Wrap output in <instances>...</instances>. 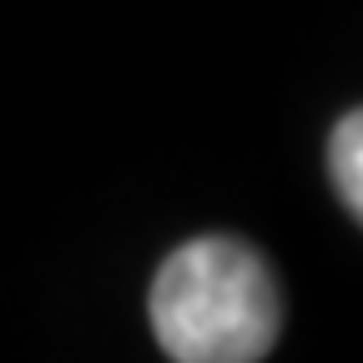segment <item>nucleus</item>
<instances>
[{
  "label": "nucleus",
  "mask_w": 363,
  "mask_h": 363,
  "mask_svg": "<svg viewBox=\"0 0 363 363\" xmlns=\"http://www.w3.org/2000/svg\"><path fill=\"white\" fill-rule=\"evenodd\" d=\"M152 333L177 363H257L278 343L283 298L238 238H197L152 278Z\"/></svg>",
  "instance_id": "nucleus-1"
},
{
  "label": "nucleus",
  "mask_w": 363,
  "mask_h": 363,
  "mask_svg": "<svg viewBox=\"0 0 363 363\" xmlns=\"http://www.w3.org/2000/svg\"><path fill=\"white\" fill-rule=\"evenodd\" d=\"M328 177H333L338 202L363 222V106L348 111V116L333 126V142H328Z\"/></svg>",
  "instance_id": "nucleus-2"
}]
</instances>
